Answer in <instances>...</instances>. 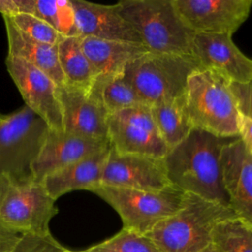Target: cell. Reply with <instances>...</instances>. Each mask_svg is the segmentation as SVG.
Here are the masks:
<instances>
[{
  "mask_svg": "<svg viewBox=\"0 0 252 252\" xmlns=\"http://www.w3.org/2000/svg\"><path fill=\"white\" fill-rule=\"evenodd\" d=\"M25 232L0 220V252H13Z\"/></svg>",
  "mask_w": 252,
  "mask_h": 252,
  "instance_id": "cell-30",
  "label": "cell"
},
{
  "mask_svg": "<svg viewBox=\"0 0 252 252\" xmlns=\"http://www.w3.org/2000/svg\"><path fill=\"white\" fill-rule=\"evenodd\" d=\"M50 128L28 106L0 117V175L16 179L32 176L31 167L37 158Z\"/></svg>",
  "mask_w": 252,
  "mask_h": 252,
  "instance_id": "cell-8",
  "label": "cell"
},
{
  "mask_svg": "<svg viewBox=\"0 0 252 252\" xmlns=\"http://www.w3.org/2000/svg\"><path fill=\"white\" fill-rule=\"evenodd\" d=\"M5 63L26 106L43 119L50 130L63 132L62 109L54 81L22 58L7 55Z\"/></svg>",
  "mask_w": 252,
  "mask_h": 252,
  "instance_id": "cell-11",
  "label": "cell"
},
{
  "mask_svg": "<svg viewBox=\"0 0 252 252\" xmlns=\"http://www.w3.org/2000/svg\"><path fill=\"white\" fill-rule=\"evenodd\" d=\"M57 214L55 200L32 177L0 175V220L25 233L49 234L48 223Z\"/></svg>",
  "mask_w": 252,
  "mask_h": 252,
  "instance_id": "cell-7",
  "label": "cell"
},
{
  "mask_svg": "<svg viewBox=\"0 0 252 252\" xmlns=\"http://www.w3.org/2000/svg\"><path fill=\"white\" fill-rule=\"evenodd\" d=\"M0 117H1V116H0Z\"/></svg>",
  "mask_w": 252,
  "mask_h": 252,
  "instance_id": "cell-35",
  "label": "cell"
},
{
  "mask_svg": "<svg viewBox=\"0 0 252 252\" xmlns=\"http://www.w3.org/2000/svg\"><path fill=\"white\" fill-rule=\"evenodd\" d=\"M90 93L101 101L108 114L130 107L147 105L124 73L106 80H94Z\"/></svg>",
  "mask_w": 252,
  "mask_h": 252,
  "instance_id": "cell-23",
  "label": "cell"
},
{
  "mask_svg": "<svg viewBox=\"0 0 252 252\" xmlns=\"http://www.w3.org/2000/svg\"><path fill=\"white\" fill-rule=\"evenodd\" d=\"M230 90L239 113L252 119V80L247 83L230 82Z\"/></svg>",
  "mask_w": 252,
  "mask_h": 252,
  "instance_id": "cell-29",
  "label": "cell"
},
{
  "mask_svg": "<svg viewBox=\"0 0 252 252\" xmlns=\"http://www.w3.org/2000/svg\"><path fill=\"white\" fill-rule=\"evenodd\" d=\"M172 4L194 34L232 35L252 8V0H172Z\"/></svg>",
  "mask_w": 252,
  "mask_h": 252,
  "instance_id": "cell-10",
  "label": "cell"
},
{
  "mask_svg": "<svg viewBox=\"0 0 252 252\" xmlns=\"http://www.w3.org/2000/svg\"><path fill=\"white\" fill-rule=\"evenodd\" d=\"M81 45L93 68L94 80L123 74L128 64L149 51L143 44L94 37H81Z\"/></svg>",
  "mask_w": 252,
  "mask_h": 252,
  "instance_id": "cell-18",
  "label": "cell"
},
{
  "mask_svg": "<svg viewBox=\"0 0 252 252\" xmlns=\"http://www.w3.org/2000/svg\"><path fill=\"white\" fill-rule=\"evenodd\" d=\"M115 5L149 51L192 54L194 33L179 18L172 0H122Z\"/></svg>",
  "mask_w": 252,
  "mask_h": 252,
  "instance_id": "cell-4",
  "label": "cell"
},
{
  "mask_svg": "<svg viewBox=\"0 0 252 252\" xmlns=\"http://www.w3.org/2000/svg\"><path fill=\"white\" fill-rule=\"evenodd\" d=\"M191 53L203 68L213 70L232 83L252 80V59L234 43L229 34L193 35Z\"/></svg>",
  "mask_w": 252,
  "mask_h": 252,
  "instance_id": "cell-14",
  "label": "cell"
},
{
  "mask_svg": "<svg viewBox=\"0 0 252 252\" xmlns=\"http://www.w3.org/2000/svg\"><path fill=\"white\" fill-rule=\"evenodd\" d=\"M200 68L203 67L193 54L147 51L128 64L124 75L151 106L182 96L188 78Z\"/></svg>",
  "mask_w": 252,
  "mask_h": 252,
  "instance_id": "cell-5",
  "label": "cell"
},
{
  "mask_svg": "<svg viewBox=\"0 0 252 252\" xmlns=\"http://www.w3.org/2000/svg\"><path fill=\"white\" fill-rule=\"evenodd\" d=\"M62 109L63 132L107 139L108 113L101 101L90 91L66 84L57 86Z\"/></svg>",
  "mask_w": 252,
  "mask_h": 252,
  "instance_id": "cell-15",
  "label": "cell"
},
{
  "mask_svg": "<svg viewBox=\"0 0 252 252\" xmlns=\"http://www.w3.org/2000/svg\"><path fill=\"white\" fill-rule=\"evenodd\" d=\"M66 248L61 246L51 234L37 235L25 233L20 239L13 252H65Z\"/></svg>",
  "mask_w": 252,
  "mask_h": 252,
  "instance_id": "cell-28",
  "label": "cell"
},
{
  "mask_svg": "<svg viewBox=\"0 0 252 252\" xmlns=\"http://www.w3.org/2000/svg\"><path fill=\"white\" fill-rule=\"evenodd\" d=\"M34 0H0V13L12 17L18 14H32Z\"/></svg>",
  "mask_w": 252,
  "mask_h": 252,
  "instance_id": "cell-31",
  "label": "cell"
},
{
  "mask_svg": "<svg viewBox=\"0 0 252 252\" xmlns=\"http://www.w3.org/2000/svg\"><path fill=\"white\" fill-rule=\"evenodd\" d=\"M106 126L110 148L116 153L163 158L169 150L158 131L149 105L110 113Z\"/></svg>",
  "mask_w": 252,
  "mask_h": 252,
  "instance_id": "cell-9",
  "label": "cell"
},
{
  "mask_svg": "<svg viewBox=\"0 0 252 252\" xmlns=\"http://www.w3.org/2000/svg\"><path fill=\"white\" fill-rule=\"evenodd\" d=\"M64 36H80L70 0H34L32 14Z\"/></svg>",
  "mask_w": 252,
  "mask_h": 252,
  "instance_id": "cell-25",
  "label": "cell"
},
{
  "mask_svg": "<svg viewBox=\"0 0 252 252\" xmlns=\"http://www.w3.org/2000/svg\"><path fill=\"white\" fill-rule=\"evenodd\" d=\"M90 191L116 211L122 228L141 234H147L159 221L179 211L185 197V192L173 185L160 190H140L98 184Z\"/></svg>",
  "mask_w": 252,
  "mask_h": 252,
  "instance_id": "cell-6",
  "label": "cell"
},
{
  "mask_svg": "<svg viewBox=\"0 0 252 252\" xmlns=\"http://www.w3.org/2000/svg\"><path fill=\"white\" fill-rule=\"evenodd\" d=\"M3 19L8 39V55L28 61L48 75L58 87L63 85L57 45L35 40L20 31L8 16H3Z\"/></svg>",
  "mask_w": 252,
  "mask_h": 252,
  "instance_id": "cell-20",
  "label": "cell"
},
{
  "mask_svg": "<svg viewBox=\"0 0 252 252\" xmlns=\"http://www.w3.org/2000/svg\"><path fill=\"white\" fill-rule=\"evenodd\" d=\"M100 184L140 190H160L171 185L163 158L119 154L111 148Z\"/></svg>",
  "mask_w": 252,
  "mask_h": 252,
  "instance_id": "cell-12",
  "label": "cell"
},
{
  "mask_svg": "<svg viewBox=\"0 0 252 252\" xmlns=\"http://www.w3.org/2000/svg\"><path fill=\"white\" fill-rule=\"evenodd\" d=\"M221 170L230 209L252 224V158L239 138L223 148Z\"/></svg>",
  "mask_w": 252,
  "mask_h": 252,
  "instance_id": "cell-16",
  "label": "cell"
},
{
  "mask_svg": "<svg viewBox=\"0 0 252 252\" xmlns=\"http://www.w3.org/2000/svg\"><path fill=\"white\" fill-rule=\"evenodd\" d=\"M109 152L110 147L67 165L44 177L41 183L55 201L74 190L90 191L94 186L100 184Z\"/></svg>",
  "mask_w": 252,
  "mask_h": 252,
  "instance_id": "cell-19",
  "label": "cell"
},
{
  "mask_svg": "<svg viewBox=\"0 0 252 252\" xmlns=\"http://www.w3.org/2000/svg\"><path fill=\"white\" fill-rule=\"evenodd\" d=\"M238 138L252 158V119L240 113L238 120Z\"/></svg>",
  "mask_w": 252,
  "mask_h": 252,
  "instance_id": "cell-32",
  "label": "cell"
},
{
  "mask_svg": "<svg viewBox=\"0 0 252 252\" xmlns=\"http://www.w3.org/2000/svg\"><path fill=\"white\" fill-rule=\"evenodd\" d=\"M109 147L108 139L50 130L31 167L32 176L41 182L47 175Z\"/></svg>",
  "mask_w": 252,
  "mask_h": 252,
  "instance_id": "cell-13",
  "label": "cell"
},
{
  "mask_svg": "<svg viewBox=\"0 0 252 252\" xmlns=\"http://www.w3.org/2000/svg\"><path fill=\"white\" fill-rule=\"evenodd\" d=\"M58 61L64 84L90 91L95 76L85 55L80 36H65L58 44Z\"/></svg>",
  "mask_w": 252,
  "mask_h": 252,
  "instance_id": "cell-22",
  "label": "cell"
},
{
  "mask_svg": "<svg viewBox=\"0 0 252 252\" xmlns=\"http://www.w3.org/2000/svg\"><path fill=\"white\" fill-rule=\"evenodd\" d=\"M65 252H87V249H86V250H82V251H71V250H67V249H66Z\"/></svg>",
  "mask_w": 252,
  "mask_h": 252,
  "instance_id": "cell-34",
  "label": "cell"
},
{
  "mask_svg": "<svg viewBox=\"0 0 252 252\" xmlns=\"http://www.w3.org/2000/svg\"><path fill=\"white\" fill-rule=\"evenodd\" d=\"M9 18L20 31L40 42L57 45L65 37L52 26L33 15L18 14Z\"/></svg>",
  "mask_w": 252,
  "mask_h": 252,
  "instance_id": "cell-27",
  "label": "cell"
},
{
  "mask_svg": "<svg viewBox=\"0 0 252 252\" xmlns=\"http://www.w3.org/2000/svg\"><path fill=\"white\" fill-rule=\"evenodd\" d=\"M211 243L216 252H252V224L232 217L216 224Z\"/></svg>",
  "mask_w": 252,
  "mask_h": 252,
  "instance_id": "cell-24",
  "label": "cell"
},
{
  "mask_svg": "<svg viewBox=\"0 0 252 252\" xmlns=\"http://www.w3.org/2000/svg\"><path fill=\"white\" fill-rule=\"evenodd\" d=\"M70 2L80 37L143 44L139 34L120 15L116 5H102L85 0Z\"/></svg>",
  "mask_w": 252,
  "mask_h": 252,
  "instance_id": "cell-17",
  "label": "cell"
},
{
  "mask_svg": "<svg viewBox=\"0 0 252 252\" xmlns=\"http://www.w3.org/2000/svg\"><path fill=\"white\" fill-rule=\"evenodd\" d=\"M150 107L158 131L168 149L180 144L194 129L186 111L184 94Z\"/></svg>",
  "mask_w": 252,
  "mask_h": 252,
  "instance_id": "cell-21",
  "label": "cell"
},
{
  "mask_svg": "<svg viewBox=\"0 0 252 252\" xmlns=\"http://www.w3.org/2000/svg\"><path fill=\"white\" fill-rule=\"evenodd\" d=\"M184 101L193 128L238 138L239 111L226 78L210 69L196 70L188 78Z\"/></svg>",
  "mask_w": 252,
  "mask_h": 252,
  "instance_id": "cell-3",
  "label": "cell"
},
{
  "mask_svg": "<svg viewBox=\"0 0 252 252\" xmlns=\"http://www.w3.org/2000/svg\"><path fill=\"white\" fill-rule=\"evenodd\" d=\"M233 139L236 138H220L194 128L163 158L171 185L229 207L222 179L221 153Z\"/></svg>",
  "mask_w": 252,
  "mask_h": 252,
  "instance_id": "cell-1",
  "label": "cell"
},
{
  "mask_svg": "<svg viewBox=\"0 0 252 252\" xmlns=\"http://www.w3.org/2000/svg\"><path fill=\"white\" fill-rule=\"evenodd\" d=\"M237 217L230 207L185 193L182 207L147 234L159 252H199L211 243L216 224Z\"/></svg>",
  "mask_w": 252,
  "mask_h": 252,
  "instance_id": "cell-2",
  "label": "cell"
},
{
  "mask_svg": "<svg viewBox=\"0 0 252 252\" xmlns=\"http://www.w3.org/2000/svg\"><path fill=\"white\" fill-rule=\"evenodd\" d=\"M199 252H216V250H215L213 244L210 243L208 246H206L204 249H202V250L199 251Z\"/></svg>",
  "mask_w": 252,
  "mask_h": 252,
  "instance_id": "cell-33",
  "label": "cell"
},
{
  "mask_svg": "<svg viewBox=\"0 0 252 252\" xmlns=\"http://www.w3.org/2000/svg\"><path fill=\"white\" fill-rule=\"evenodd\" d=\"M87 252H159V250L147 235L122 228L112 237L87 249Z\"/></svg>",
  "mask_w": 252,
  "mask_h": 252,
  "instance_id": "cell-26",
  "label": "cell"
}]
</instances>
